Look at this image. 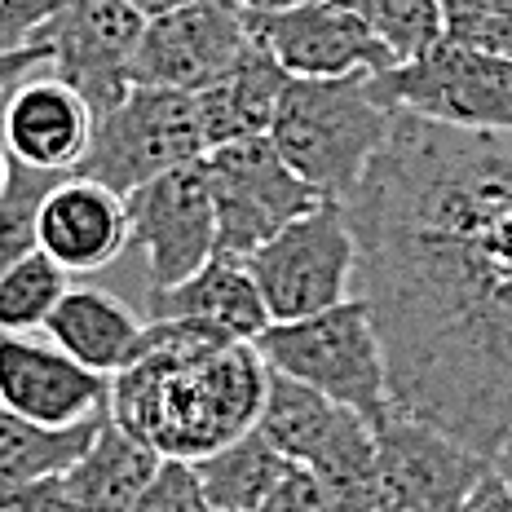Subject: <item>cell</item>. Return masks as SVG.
Instances as JSON below:
<instances>
[{
  "label": "cell",
  "instance_id": "cell-35",
  "mask_svg": "<svg viewBox=\"0 0 512 512\" xmlns=\"http://www.w3.org/2000/svg\"><path fill=\"white\" fill-rule=\"evenodd\" d=\"M490 468H495V473L508 482V490H512V437H508L504 446H499L495 455H490Z\"/></svg>",
  "mask_w": 512,
  "mask_h": 512
},
{
  "label": "cell",
  "instance_id": "cell-37",
  "mask_svg": "<svg viewBox=\"0 0 512 512\" xmlns=\"http://www.w3.org/2000/svg\"><path fill=\"white\" fill-rule=\"evenodd\" d=\"M9 164H14V155L5 151V137H0V199H5V186H9Z\"/></svg>",
  "mask_w": 512,
  "mask_h": 512
},
{
  "label": "cell",
  "instance_id": "cell-7",
  "mask_svg": "<svg viewBox=\"0 0 512 512\" xmlns=\"http://www.w3.org/2000/svg\"><path fill=\"white\" fill-rule=\"evenodd\" d=\"M371 93L398 115L464 133H512V62L437 40L429 53L371 76Z\"/></svg>",
  "mask_w": 512,
  "mask_h": 512
},
{
  "label": "cell",
  "instance_id": "cell-27",
  "mask_svg": "<svg viewBox=\"0 0 512 512\" xmlns=\"http://www.w3.org/2000/svg\"><path fill=\"white\" fill-rule=\"evenodd\" d=\"M67 5L71 0H0V53L36 45L40 31Z\"/></svg>",
  "mask_w": 512,
  "mask_h": 512
},
{
  "label": "cell",
  "instance_id": "cell-6",
  "mask_svg": "<svg viewBox=\"0 0 512 512\" xmlns=\"http://www.w3.org/2000/svg\"><path fill=\"white\" fill-rule=\"evenodd\" d=\"M243 265L270 309V323L314 318L358 296V243L345 221V208L332 199L283 226Z\"/></svg>",
  "mask_w": 512,
  "mask_h": 512
},
{
  "label": "cell",
  "instance_id": "cell-13",
  "mask_svg": "<svg viewBox=\"0 0 512 512\" xmlns=\"http://www.w3.org/2000/svg\"><path fill=\"white\" fill-rule=\"evenodd\" d=\"M261 49L296 80L380 76L398 67L389 45L367 27L349 0H309L283 14H248Z\"/></svg>",
  "mask_w": 512,
  "mask_h": 512
},
{
  "label": "cell",
  "instance_id": "cell-18",
  "mask_svg": "<svg viewBox=\"0 0 512 512\" xmlns=\"http://www.w3.org/2000/svg\"><path fill=\"white\" fill-rule=\"evenodd\" d=\"M287 80L292 76L256 40L226 76L212 80L208 89H199L195 111H199V128H204L208 151L230 146V142H248V137H270V124L279 115Z\"/></svg>",
  "mask_w": 512,
  "mask_h": 512
},
{
  "label": "cell",
  "instance_id": "cell-32",
  "mask_svg": "<svg viewBox=\"0 0 512 512\" xmlns=\"http://www.w3.org/2000/svg\"><path fill=\"white\" fill-rule=\"evenodd\" d=\"M460 512H512V490H508V482L495 473V468H486V477L473 486V495L464 499Z\"/></svg>",
  "mask_w": 512,
  "mask_h": 512
},
{
  "label": "cell",
  "instance_id": "cell-29",
  "mask_svg": "<svg viewBox=\"0 0 512 512\" xmlns=\"http://www.w3.org/2000/svg\"><path fill=\"white\" fill-rule=\"evenodd\" d=\"M256 512H336V508H332V499H327L323 482H318L305 464H287L279 486L270 490V499Z\"/></svg>",
  "mask_w": 512,
  "mask_h": 512
},
{
  "label": "cell",
  "instance_id": "cell-8",
  "mask_svg": "<svg viewBox=\"0 0 512 512\" xmlns=\"http://www.w3.org/2000/svg\"><path fill=\"white\" fill-rule=\"evenodd\" d=\"M212 204H217V256H248L270 243L283 226L323 204L309 181L274 151L270 137H248L204 155Z\"/></svg>",
  "mask_w": 512,
  "mask_h": 512
},
{
  "label": "cell",
  "instance_id": "cell-25",
  "mask_svg": "<svg viewBox=\"0 0 512 512\" xmlns=\"http://www.w3.org/2000/svg\"><path fill=\"white\" fill-rule=\"evenodd\" d=\"M398 62L429 53L446 36L442 0H349Z\"/></svg>",
  "mask_w": 512,
  "mask_h": 512
},
{
  "label": "cell",
  "instance_id": "cell-15",
  "mask_svg": "<svg viewBox=\"0 0 512 512\" xmlns=\"http://www.w3.org/2000/svg\"><path fill=\"white\" fill-rule=\"evenodd\" d=\"M93 120L98 115L89 111V102L45 71L9 89L0 106V137L18 164L40 173H76L93 142Z\"/></svg>",
  "mask_w": 512,
  "mask_h": 512
},
{
  "label": "cell",
  "instance_id": "cell-5",
  "mask_svg": "<svg viewBox=\"0 0 512 512\" xmlns=\"http://www.w3.org/2000/svg\"><path fill=\"white\" fill-rule=\"evenodd\" d=\"M204 155L208 146L204 128H199L195 93L133 84L120 106H111L106 115L93 120V142L76 173L128 199L146 181Z\"/></svg>",
  "mask_w": 512,
  "mask_h": 512
},
{
  "label": "cell",
  "instance_id": "cell-31",
  "mask_svg": "<svg viewBox=\"0 0 512 512\" xmlns=\"http://www.w3.org/2000/svg\"><path fill=\"white\" fill-rule=\"evenodd\" d=\"M53 62V49L45 40H36V45H23V49H9L0 53V93H9L14 84H23L36 67H49Z\"/></svg>",
  "mask_w": 512,
  "mask_h": 512
},
{
  "label": "cell",
  "instance_id": "cell-10",
  "mask_svg": "<svg viewBox=\"0 0 512 512\" xmlns=\"http://www.w3.org/2000/svg\"><path fill=\"white\" fill-rule=\"evenodd\" d=\"M486 468V455L407 411H389L376 424L380 512H460Z\"/></svg>",
  "mask_w": 512,
  "mask_h": 512
},
{
  "label": "cell",
  "instance_id": "cell-30",
  "mask_svg": "<svg viewBox=\"0 0 512 512\" xmlns=\"http://www.w3.org/2000/svg\"><path fill=\"white\" fill-rule=\"evenodd\" d=\"M0 512H76V508H71L62 473H53V477H36V482L0 490Z\"/></svg>",
  "mask_w": 512,
  "mask_h": 512
},
{
  "label": "cell",
  "instance_id": "cell-9",
  "mask_svg": "<svg viewBox=\"0 0 512 512\" xmlns=\"http://www.w3.org/2000/svg\"><path fill=\"white\" fill-rule=\"evenodd\" d=\"M128 243L142 248L151 292H173L217 256V204H212L204 159L146 181L124 199Z\"/></svg>",
  "mask_w": 512,
  "mask_h": 512
},
{
  "label": "cell",
  "instance_id": "cell-3",
  "mask_svg": "<svg viewBox=\"0 0 512 512\" xmlns=\"http://www.w3.org/2000/svg\"><path fill=\"white\" fill-rule=\"evenodd\" d=\"M371 76L340 80H287L279 115L270 124V142L296 177L309 181L323 199L345 204L367 177L371 159L389 142L393 111L376 102Z\"/></svg>",
  "mask_w": 512,
  "mask_h": 512
},
{
  "label": "cell",
  "instance_id": "cell-24",
  "mask_svg": "<svg viewBox=\"0 0 512 512\" xmlns=\"http://www.w3.org/2000/svg\"><path fill=\"white\" fill-rule=\"evenodd\" d=\"M71 274L53 256L31 248L0 274V336H31L45 332L49 314L67 296Z\"/></svg>",
  "mask_w": 512,
  "mask_h": 512
},
{
  "label": "cell",
  "instance_id": "cell-19",
  "mask_svg": "<svg viewBox=\"0 0 512 512\" xmlns=\"http://www.w3.org/2000/svg\"><path fill=\"white\" fill-rule=\"evenodd\" d=\"M164 455L151 451L142 437L111 420V411L98 420V433L84 446V455L62 473L76 512H128L137 504L151 477L159 473Z\"/></svg>",
  "mask_w": 512,
  "mask_h": 512
},
{
  "label": "cell",
  "instance_id": "cell-23",
  "mask_svg": "<svg viewBox=\"0 0 512 512\" xmlns=\"http://www.w3.org/2000/svg\"><path fill=\"white\" fill-rule=\"evenodd\" d=\"M345 415H349V407H336L323 393L270 371V389H265V407H261L256 429L270 437L292 464H309L318 446L340 429Z\"/></svg>",
  "mask_w": 512,
  "mask_h": 512
},
{
  "label": "cell",
  "instance_id": "cell-33",
  "mask_svg": "<svg viewBox=\"0 0 512 512\" xmlns=\"http://www.w3.org/2000/svg\"><path fill=\"white\" fill-rule=\"evenodd\" d=\"M446 14H512V0H442Z\"/></svg>",
  "mask_w": 512,
  "mask_h": 512
},
{
  "label": "cell",
  "instance_id": "cell-36",
  "mask_svg": "<svg viewBox=\"0 0 512 512\" xmlns=\"http://www.w3.org/2000/svg\"><path fill=\"white\" fill-rule=\"evenodd\" d=\"M137 9H142L146 18H159V14H173V9H181V5H190V0H133Z\"/></svg>",
  "mask_w": 512,
  "mask_h": 512
},
{
  "label": "cell",
  "instance_id": "cell-17",
  "mask_svg": "<svg viewBox=\"0 0 512 512\" xmlns=\"http://www.w3.org/2000/svg\"><path fill=\"white\" fill-rule=\"evenodd\" d=\"M146 323L128 309L115 292L93 283H71L58 309L49 314L45 336L58 349H67L76 362H84L98 376H120L128 362L137 358Z\"/></svg>",
  "mask_w": 512,
  "mask_h": 512
},
{
  "label": "cell",
  "instance_id": "cell-11",
  "mask_svg": "<svg viewBox=\"0 0 512 512\" xmlns=\"http://www.w3.org/2000/svg\"><path fill=\"white\" fill-rule=\"evenodd\" d=\"M151 18L133 0H71L40 40L53 49L49 71L89 102L93 115L120 106L133 89V58Z\"/></svg>",
  "mask_w": 512,
  "mask_h": 512
},
{
  "label": "cell",
  "instance_id": "cell-21",
  "mask_svg": "<svg viewBox=\"0 0 512 512\" xmlns=\"http://www.w3.org/2000/svg\"><path fill=\"white\" fill-rule=\"evenodd\" d=\"M287 455L270 442L261 429L234 437L230 446L195 460V473L204 482V495L212 512H256L270 499V490L279 486L287 473Z\"/></svg>",
  "mask_w": 512,
  "mask_h": 512
},
{
  "label": "cell",
  "instance_id": "cell-22",
  "mask_svg": "<svg viewBox=\"0 0 512 512\" xmlns=\"http://www.w3.org/2000/svg\"><path fill=\"white\" fill-rule=\"evenodd\" d=\"M98 420L71 424V429H45V424H31L0 402V490L36 482V477L67 473L84 455V446L93 442Z\"/></svg>",
  "mask_w": 512,
  "mask_h": 512
},
{
  "label": "cell",
  "instance_id": "cell-14",
  "mask_svg": "<svg viewBox=\"0 0 512 512\" xmlns=\"http://www.w3.org/2000/svg\"><path fill=\"white\" fill-rule=\"evenodd\" d=\"M0 402L31 424L71 429L106 415L111 380L76 362L53 340L0 336Z\"/></svg>",
  "mask_w": 512,
  "mask_h": 512
},
{
  "label": "cell",
  "instance_id": "cell-20",
  "mask_svg": "<svg viewBox=\"0 0 512 512\" xmlns=\"http://www.w3.org/2000/svg\"><path fill=\"white\" fill-rule=\"evenodd\" d=\"M155 318H195L243 345H256V336L270 327V309L256 292V279L234 256H212L204 270L177 283L173 292H159Z\"/></svg>",
  "mask_w": 512,
  "mask_h": 512
},
{
  "label": "cell",
  "instance_id": "cell-1",
  "mask_svg": "<svg viewBox=\"0 0 512 512\" xmlns=\"http://www.w3.org/2000/svg\"><path fill=\"white\" fill-rule=\"evenodd\" d=\"M340 208L393 411L490 460L512 437V133L393 111Z\"/></svg>",
  "mask_w": 512,
  "mask_h": 512
},
{
  "label": "cell",
  "instance_id": "cell-28",
  "mask_svg": "<svg viewBox=\"0 0 512 512\" xmlns=\"http://www.w3.org/2000/svg\"><path fill=\"white\" fill-rule=\"evenodd\" d=\"M446 40L512 62V14H446Z\"/></svg>",
  "mask_w": 512,
  "mask_h": 512
},
{
  "label": "cell",
  "instance_id": "cell-16",
  "mask_svg": "<svg viewBox=\"0 0 512 512\" xmlns=\"http://www.w3.org/2000/svg\"><path fill=\"white\" fill-rule=\"evenodd\" d=\"M36 248L67 274L106 270L128 248V204L98 181L67 173L36 212Z\"/></svg>",
  "mask_w": 512,
  "mask_h": 512
},
{
  "label": "cell",
  "instance_id": "cell-12",
  "mask_svg": "<svg viewBox=\"0 0 512 512\" xmlns=\"http://www.w3.org/2000/svg\"><path fill=\"white\" fill-rule=\"evenodd\" d=\"M256 45L248 9L234 0H190L146 23L133 58V84L199 93Z\"/></svg>",
  "mask_w": 512,
  "mask_h": 512
},
{
  "label": "cell",
  "instance_id": "cell-2",
  "mask_svg": "<svg viewBox=\"0 0 512 512\" xmlns=\"http://www.w3.org/2000/svg\"><path fill=\"white\" fill-rule=\"evenodd\" d=\"M270 389L256 345L195 318H151L137 358L111 376V420L164 460H204L252 433Z\"/></svg>",
  "mask_w": 512,
  "mask_h": 512
},
{
  "label": "cell",
  "instance_id": "cell-34",
  "mask_svg": "<svg viewBox=\"0 0 512 512\" xmlns=\"http://www.w3.org/2000/svg\"><path fill=\"white\" fill-rule=\"evenodd\" d=\"M239 9L248 14H283V9H296V5H309V0H234Z\"/></svg>",
  "mask_w": 512,
  "mask_h": 512
},
{
  "label": "cell",
  "instance_id": "cell-26",
  "mask_svg": "<svg viewBox=\"0 0 512 512\" xmlns=\"http://www.w3.org/2000/svg\"><path fill=\"white\" fill-rule=\"evenodd\" d=\"M128 512H212L204 482H199L190 460H164L151 486L137 495V504Z\"/></svg>",
  "mask_w": 512,
  "mask_h": 512
},
{
  "label": "cell",
  "instance_id": "cell-4",
  "mask_svg": "<svg viewBox=\"0 0 512 512\" xmlns=\"http://www.w3.org/2000/svg\"><path fill=\"white\" fill-rule=\"evenodd\" d=\"M256 354L265 358L270 371L323 393L336 407L358 411L371 429L393 411L384 345L362 296L323 309L314 318L270 323L256 336Z\"/></svg>",
  "mask_w": 512,
  "mask_h": 512
}]
</instances>
